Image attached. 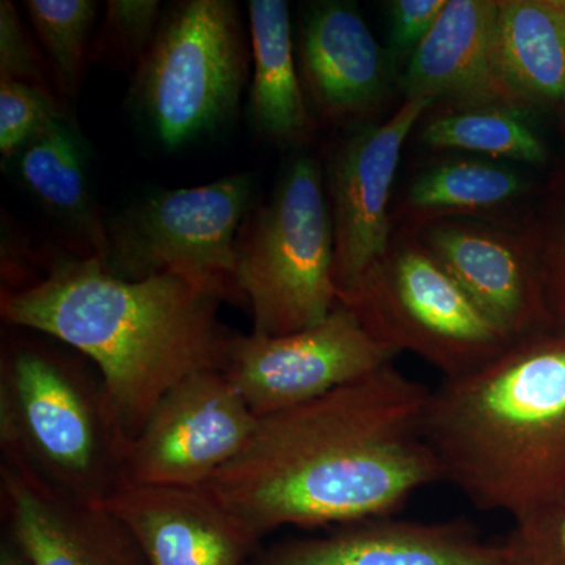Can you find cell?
<instances>
[{"label":"cell","mask_w":565,"mask_h":565,"mask_svg":"<svg viewBox=\"0 0 565 565\" xmlns=\"http://www.w3.org/2000/svg\"><path fill=\"white\" fill-rule=\"evenodd\" d=\"M535 252L550 323L553 330L565 332V225L548 247Z\"/></svg>","instance_id":"f1b7e54d"},{"label":"cell","mask_w":565,"mask_h":565,"mask_svg":"<svg viewBox=\"0 0 565 565\" xmlns=\"http://www.w3.org/2000/svg\"><path fill=\"white\" fill-rule=\"evenodd\" d=\"M498 11L500 0H448L407 63L405 99L520 110L498 71Z\"/></svg>","instance_id":"e0dca14e"},{"label":"cell","mask_w":565,"mask_h":565,"mask_svg":"<svg viewBox=\"0 0 565 565\" xmlns=\"http://www.w3.org/2000/svg\"><path fill=\"white\" fill-rule=\"evenodd\" d=\"M9 539L28 565H145L132 535L98 503L57 492L39 478L0 463Z\"/></svg>","instance_id":"5bb4252c"},{"label":"cell","mask_w":565,"mask_h":565,"mask_svg":"<svg viewBox=\"0 0 565 565\" xmlns=\"http://www.w3.org/2000/svg\"><path fill=\"white\" fill-rule=\"evenodd\" d=\"M424 435L444 481L512 520L565 504V332L516 340L430 390Z\"/></svg>","instance_id":"3957f363"},{"label":"cell","mask_w":565,"mask_h":565,"mask_svg":"<svg viewBox=\"0 0 565 565\" xmlns=\"http://www.w3.org/2000/svg\"><path fill=\"white\" fill-rule=\"evenodd\" d=\"M252 79L247 114L253 129L273 143L310 139L313 115L300 81L291 17L285 0H250Z\"/></svg>","instance_id":"ac0fdd59"},{"label":"cell","mask_w":565,"mask_h":565,"mask_svg":"<svg viewBox=\"0 0 565 565\" xmlns=\"http://www.w3.org/2000/svg\"><path fill=\"white\" fill-rule=\"evenodd\" d=\"M39 46L25 31L17 7L10 0L0 2V79L25 82L57 92Z\"/></svg>","instance_id":"4316f807"},{"label":"cell","mask_w":565,"mask_h":565,"mask_svg":"<svg viewBox=\"0 0 565 565\" xmlns=\"http://www.w3.org/2000/svg\"><path fill=\"white\" fill-rule=\"evenodd\" d=\"M430 390L388 364L299 407L258 419L206 489L256 539L393 515L444 481L424 435Z\"/></svg>","instance_id":"6da1fadb"},{"label":"cell","mask_w":565,"mask_h":565,"mask_svg":"<svg viewBox=\"0 0 565 565\" xmlns=\"http://www.w3.org/2000/svg\"><path fill=\"white\" fill-rule=\"evenodd\" d=\"M0 565H28L25 564L24 557L18 552L17 546L13 542L7 537V541L2 542V550H0Z\"/></svg>","instance_id":"f546056e"},{"label":"cell","mask_w":565,"mask_h":565,"mask_svg":"<svg viewBox=\"0 0 565 565\" xmlns=\"http://www.w3.org/2000/svg\"><path fill=\"white\" fill-rule=\"evenodd\" d=\"M497 65L520 110H565V0H500Z\"/></svg>","instance_id":"d6986e66"},{"label":"cell","mask_w":565,"mask_h":565,"mask_svg":"<svg viewBox=\"0 0 565 565\" xmlns=\"http://www.w3.org/2000/svg\"><path fill=\"white\" fill-rule=\"evenodd\" d=\"M145 565H248L255 537L206 487L121 486L98 501Z\"/></svg>","instance_id":"4fadbf2b"},{"label":"cell","mask_w":565,"mask_h":565,"mask_svg":"<svg viewBox=\"0 0 565 565\" xmlns=\"http://www.w3.org/2000/svg\"><path fill=\"white\" fill-rule=\"evenodd\" d=\"M221 300L177 275L122 280L98 256H61L43 277L3 286V321L47 334L96 364L129 441L170 390L221 370L233 333Z\"/></svg>","instance_id":"7a4b0ae2"},{"label":"cell","mask_w":565,"mask_h":565,"mask_svg":"<svg viewBox=\"0 0 565 565\" xmlns=\"http://www.w3.org/2000/svg\"><path fill=\"white\" fill-rule=\"evenodd\" d=\"M340 303L379 341L422 356L445 379L473 373L514 343L411 228L393 233L384 255Z\"/></svg>","instance_id":"52a82bcc"},{"label":"cell","mask_w":565,"mask_h":565,"mask_svg":"<svg viewBox=\"0 0 565 565\" xmlns=\"http://www.w3.org/2000/svg\"><path fill=\"white\" fill-rule=\"evenodd\" d=\"M256 424L221 370L193 374L162 397L129 444L121 486L204 487L243 452Z\"/></svg>","instance_id":"30bf717a"},{"label":"cell","mask_w":565,"mask_h":565,"mask_svg":"<svg viewBox=\"0 0 565 565\" xmlns=\"http://www.w3.org/2000/svg\"><path fill=\"white\" fill-rule=\"evenodd\" d=\"M423 143L434 150L478 152L493 159L545 162L544 143L525 120V111L511 107H462L434 115L424 122Z\"/></svg>","instance_id":"7402d4cb"},{"label":"cell","mask_w":565,"mask_h":565,"mask_svg":"<svg viewBox=\"0 0 565 565\" xmlns=\"http://www.w3.org/2000/svg\"><path fill=\"white\" fill-rule=\"evenodd\" d=\"M430 99H405L379 126L352 134L327 166L326 191L333 228V281L338 300L355 289L393 237L390 199L405 141Z\"/></svg>","instance_id":"8fae6325"},{"label":"cell","mask_w":565,"mask_h":565,"mask_svg":"<svg viewBox=\"0 0 565 565\" xmlns=\"http://www.w3.org/2000/svg\"><path fill=\"white\" fill-rule=\"evenodd\" d=\"M359 11L344 2H319L300 29V81L308 106L332 125L363 120L388 93V57Z\"/></svg>","instance_id":"9a60e30c"},{"label":"cell","mask_w":565,"mask_h":565,"mask_svg":"<svg viewBox=\"0 0 565 565\" xmlns=\"http://www.w3.org/2000/svg\"><path fill=\"white\" fill-rule=\"evenodd\" d=\"M237 280L253 332L282 337L322 322L337 305L333 228L321 167L299 156L236 241Z\"/></svg>","instance_id":"5b68a950"},{"label":"cell","mask_w":565,"mask_h":565,"mask_svg":"<svg viewBox=\"0 0 565 565\" xmlns=\"http://www.w3.org/2000/svg\"><path fill=\"white\" fill-rule=\"evenodd\" d=\"M24 9L40 40L55 88L74 98L90 62L92 29L98 3L92 0H25Z\"/></svg>","instance_id":"603a6c76"},{"label":"cell","mask_w":565,"mask_h":565,"mask_svg":"<svg viewBox=\"0 0 565 565\" xmlns=\"http://www.w3.org/2000/svg\"><path fill=\"white\" fill-rule=\"evenodd\" d=\"M63 118L65 109L54 92L25 82L0 79V151L7 161Z\"/></svg>","instance_id":"d4e9b609"},{"label":"cell","mask_w":565,"mask_h":565,"mask_svg":"<svg viewBox=\"0 0 565 565\" xmlns=\"http://www.w3.org/2000/svg\"><path fill=\"white\" fill-rule=\"evenodd\" d=\"M525 188L523 178L508 163L451 159L415 178L401 215L412 228L456 215H486L511 206Z\"/></svg>","instance_id":"44dd1931"},{"label":"cell","mask_w":565,"mask_h":565,"mask_svg":"<svg viewBox=\"0 0 565 565\" xmlns=\"http://www.w3.org/2000/svg\"><path fill=\"white\" fill-rule=\"evenodd\" d=\"M446 6L448 0H393L390 3L388 54L393 61H411Z\"/></svg>","instance_id":"83f0119b"},{"label":"cell","mask_w":565,"mask_h":565,"mask_svg":"<svg viewBox=\"0 0 565 565\" xmlns=\"http://www.w3.org/2000/svg\"><path fill=\"white\" fill-rule=\"evenodd\" d=\"M129 444L111 412L102 375L40 340L14 338L3 344V462L74 500L98 503L121 486Z\"/></svg>","instance_id":"277c9868"},{"label":"cell","mask_w":565,"mask_h":565,"mask_svg":"<svg viewBox=\"0 0 565 565\" xmlns=\"http://www.w3.org/2000/svg\"><path fill=\"white\" fill-rule=\"evenodd\" d=\"M161 11L158 0H109L90 62L136 71L161 25Z\"/></svg>","instance_id":"cb8c5ba5"},{"label":"cell","mask_w":565,"mask_h":565,"mask_svg":"<svg viewBox=\"0 0 565 565\" xmlns=\"http://www.w3.org/2000/svg\"><path fill=\"white\" fill-rule=\"evenodd\" d=\"M252 202L248 174L161 191L106 223L107 269L122 280L170 274L221 302L247 305L236 241Z\"/></svg>","instance_id":"ba28073f"},{"label":"cell","mask_w":565,"mask_h":565,"mask_svg":"<svg viewBox=\"0 0 565 565\" xmlns=\"http://www.w3.org/2000/svg\"><path fill=\"white\" fill-rule=\"evenodd\" d=\"M250 63L236 3L178 2L134 71V107L154 139L174 150L232 118L250 84Z\"/></svg>","instance_id":"8992f818"},{"label":"cell","mask_w":565,"mask_h":565,"mask_svg":"<svg viewBox=\"0 0 565 565\" xmlns=\"http://www.w3.org/2000/svg\"><path fill=\"white\" fill-rule=\"evenodd\" d=\"M10 161L25 191L82 245V255L106 258V223L88 185L84 148L68 118L39 134Z\"/></svg>","instance_id":"ffe728a7"},{"label":"cell","mask_w":565,"mask_h":565,"mask_svg":"<svg viewBox=\"0 0 565 565\" xmlns=\"http://www.w3.org/2000/svg\"><path fill=\"white\" fill-rule=\"evenodd\" d=\"M399 355L338 303L310 329L282 334H232L222 373L256 418L299 407L393 364Z\"/></svg>","instance_id":"9c48e42d"},{"label":"cell","mask_w":565,"mask_h":565,"mask_svg":"<svg viewBox=\"0 0 565 565\" xmlns=\"http://www.w3.org/2000/svg\"><path fill=\"white\" fill-rule=\"evenodd\" d=\"M501 545L505 565H565V504L515 519Z\"/></svg>","instance_id":"484cf974"},{"label":"cell","mask_w":565,"mask_h":565,"mask_svg":"<svg viewBox=\"0 0 565 565\" xmlns=\"http://www.w3.org/2000/svg\"><path fill=\"white\" fill-rule=\"evenodd\" d=\"M248 565H505L503 545L462 522L423 523L393 515L338 526L321 537L269 546Z\"/></svg>","instance_id":"2e32d148"},{"label":"cell","mask_w":565,"mask_h":565,"mask_svg":"<svg viewBox=\"0 0 565 565\" xmlns=\"http://www.w3.org/2000/svg\"><path fill=\"white\" fill-rule=\"evenodd\" d=\"M407 228L512 341L552 329L531 233L452 217Z\"/></svg>","instance_id":"7c38bea8"}]
</instances>
